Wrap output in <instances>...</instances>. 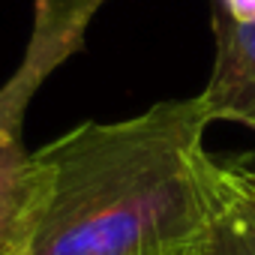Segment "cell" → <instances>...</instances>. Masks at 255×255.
Masks as SVG:
<instances>
[{
  "mask_svg": "<svg viewBox=\"0 0 255 255\" xmlns=\"http://www.w3.org/2000/svg\"><path fill=\"white\" fill-rule=\"evenodd\" d=\"M213 66L198 93L210 120L240 123L255 132V21H237L213 0Z\"/></svg>",
  "mask_w": 255,
  "mask_h": 255,
  "instance_id": "3",
  "label": "cell"
},
{
  "mask_svg": "<svg viewBox=\"0 0 255 255\" xmlns=\"http://www.w3.org/2000/svg\"><path fill=\"white\" fill-rule=\"evenodd\" d=\"M27 183V150L0 153V255H9Z\"/></svg>",
  "mask_w": 255,
  "mask_h": 255,
  "instance_id": "5",
  "label": "cell"
},
{
  "mask_svg": "<svg viewBox=\"0 0 255 255\" xmlns=\"http://www.w3.org/2000/svg\"><path fill=\"white\" fill-rule=\"evenodd\" d=\"M105 0H36L33 33L18 69L0 87V153L24 150V114L48 75L84 48L87 27Z\"/></svg>",
  "mask_w": 255,
  "mask_h": 255,
  "instance_id": "2",
  "label": "cell"
},
{
  "mask_svg": "<svg viewBox=\"0 0 255 255\" xmlns=\"http://www.w3.org/2000/svg\"><path fill=\"white\" fill-rule=\"evenodd\" d=\"M201 96L84 120L27 153L9 255H195L234 186Z\"/></svg>",
  "mask_w": 255,
  "mask_h": 255,
  "instance_id": "1",
  "label": "cell"
},
{
  "mask_svg": "<svg viewBox=\"0 0 255 255\" xmlns=\"http://www.w3.org/2000/svg\"><path fill=\"white\" fill-rule=\"evenodd\" d=\"M219 3L237 21H255V0H219Z\"/></svg>",
  "mask_w": 255,
  "mask_h": 255,
  "instance_id": "7",
  "label": "cell"
},
{
  "mask_svg": "<svg viewBox=\"0 0 255 255\" xmlns=\"http://www.w3.org/2000/svg\"><path fill=\"white\" fill-rule=\"evenodd\" d=\"M225 162H228V174H231L234 189L255 207V165L246 156H234V159H225Z\"/></svg>",
  "mask_w": 255,
  "mask_h": 255,
  "instance_id": "6",
  "label": "cell"
},
{
  "mask_svg": "<svg viewBox=\"0 0 255 255\" xmlns=\"http://www.w3.org/2000/svg\"><path fill=\"white\" fill-rule=\"evenodd\" d=\"M195 255H255V207L237 189Z\"/></svg>",
  "mask_w": 255,
  "mask_h": 255,
  "instance_id": "4",
  "label": "cell"
}]
</instances>
